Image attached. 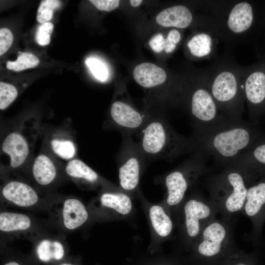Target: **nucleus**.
I'll return each mask as SVG.
<instances>
[{"label": "nucleus", "instance_id": "1", "mask_svg": "<svg viewBox=\"0 0 265 265\" xmlns=\"http://www.w3.org/2000/svg\"><path fill=\"white\" fill-rule=\"evenodd\" d=\"M190 137L195 153H201L225 167L252 146L254 135L252 128L243 120H228L205 133Z\"/></svg>", "mask_w": 265, "mask_h": 265}, {"label": "nucleus", "instance_id": "2", "mask_svg": "<svg viewBox=\"0 0 265 265\" xmlns=\"http://www.w3.org/2000/svg\"><path fill=\"white\" fill-rule=\"evenodd\" d=\"M138 134L137 143L147 161H172L183 155H191L196 151L191 137L179 133L163 117L150 116Z\"/></svg>", "mask_w": 265, "mask_h": 265}, {"label": "nucleus", "instance_id": "3", "mask_svg": "<svg viewBox=\"0 0 265 265\" xmlns=\"http://www.w3.org/2000/svg\"><path fill=\"white\" fill-rule=\"evenodd\" d=\"M207 82L220 114L231 121L242 120V82L235 72L231 69H220Z\"/></svg>", "mask_w": 265, "mask_h": 265}, {"label": "nucleus", "instance_id": "4", "mask_svg": "<svg viewBox=\"0 0 265 265\" xmlns=\"http://www.w3.org/2000/svg\"><path fill=\"white\" fill-rule=\"evenodd\" d=\"M188 112L193 136L205 133L228 120L220 114L205 80L191 92Z\"/></svg>", "mask_w": 265, "mask_h": 265}, {"label": "nucleus", "instance_id": "5", "mask_svg": "<svg viewBox=\"0 0 265 265\" xmlns=\"http://www.w3.org/2000/svg\"><path fill=\"white\" fill-rule=\"evenodd\" d=\"M119 152V179L121 186L126 190L137 186L141 165L146 160L137 142L131 135H124Z\"/></svg>", "mask_w": 265, "mask_h": 265}, {"label": "nucleus", "instance_id": "6", "mask_svg": "<svg viewBox=\"0 0 265 265\" xmlns=\"http://www.w3.org/2000/svg\"><path fill=\"white\" fill-rule=\"evenodd\" d=\"M244 100L252 111L265 103V55L247 72L241 84Z\"/></svg>", "mask_w": 265, "mask_h": 265}, {"label": "nucleus", "instance_id": "7", "mask_svg": "<svg viewBox=\"0 0 265 265\" xmlns=\"http://www.w3.org/2000/svg\"><path fill=\"white\" fill-rule=\"evenodd\" d=\"M111 120L124 135L138 133L150 116L136 110L130 105L120 101L114 102L110 110Z\"/></svg>", "mask_w": 265, "mask_h": 265}, {"label": "nucleus", "instance_id": "8", "mask_svg": "<svg viewBox=\"0 0 265 265\" xmlns=\"http://www.w3.org/2000/svg\"><path fill=\"white\" fill-rule=\"evenodd\" d=\"M199 156V153L190 155L179 168L166 176L165 183L168 190L167 203L168 205H176L183 199L188 186L186 174L194 166Z\"/></svg>", "mask_w": 265, "mask_h": 265}, {"label": "nucleus", "instance_id": "9", "mask_svg": "<svg viewBox=\"0 0 265 265\" xmlns=\"http://www.w3.org/2000/svg\"><path fill=\"white\" fill-rule=\"evenodd\" d=\"M225 167L224 171L233 187L231 193L226 198L225 206L229 212H235L240 210L246 199L247 188L244 176L247 172L235 162H232Z\"/></svg>", "mask_w": 265, "mask_h": 265}, {"label": "nucleus", "instance_id": "10", "mask_svg": "<svg viewBox=\"0 0 265 265\" xmlns=\"http://www.w3.org/2000/svg\"><path fill=\"white\" fill-rule=\"evenodd\" d=\"M256 13L253 5L247 1L236 4L227 20L228 29L234 34H241L251 28L255 23Z\"/></svg>", "mask_w": 265, "mask_h": 265}, {"label": "nucleus", "instance_id": "11", "mask_svg": "<svg viewBox=\"0 0 265 265\" xmlns=\"http://www.w3.org/2000/svg\"><path fill=\"white\" fill-rule=\"evenodd\" d=\"M226 234L224 227L220 223L213 222L209 224L203 231V240L198 247L199 253L207 258H211L218 255L220 253Z\"/></svg>", "mask_w": 265, "mask_h": 265}, {"label": "nucleus", "instance_id": "12", "mask_svg": "<svg viewBox=\"0 0 265 265\" xmlns=\"http://www.w3.org/2000/svg\"><path fill=\"white\" fill-rule=\"evenodd\" d=\"M5 199L21 207H28L35 204L38 196L35 191L26 184L17 181L7 183L2 188Z\"/></svg>", "mask_w": 265, "mask_h": 265}, {"label": "nucleus", "instance_id": "13", "mask_svg": "<svg viewBox=\"0 0 265 265\" xmlns=\"http://www.w3.org/2000/svg\"><path fill=\"white\" fill-rule=\"evenodd\" d=\"M192 15L184 5H175L161 11L156 18L157 23L164 27L185 28L192 21Z\"/></svg>", "mask_w": 265, "mask_h": 265}, {"label": "nucleus", "instance_id": "14", "mask_svg": "<svg viewBox=\"0 0 265 265\" xmlns=\"http://www.w3.org/2000/svg\"><path fill=\"white\" fill-rule=\"evenodd\" d=\"M134 80L144 88H152L162 84L166 80L167 75L161 68L151 63H142L134 69Z\"/></svg>", "mask_w": 265, "mask_h": 265}, {"label": "nucleus", "instance_id": "15", "mask_svg": "<svg viewBox=\"0 0 265 265\" xmlns=\"http://www.w3.org/2000/svg\"><path fill=\"white\" fill-rule=\"evenodd\" d=\"M2 150L10 157V165L16 168L22 164L26 159L29 149L27 143L20 134L10 133L2 145Z\"/></svg>", "mask_w": 265, "mask_h": 265}, {"label": "nucleus", "instance_id": "16", "mask_svg": "<svg viewBox=\"0 0 265 265\" xmlns=\"http://www.w3.org/2000/svg\"><path fill=\"white\" fill-rule=\"evenodd\" d=\"M184 210L187 233L189 236L194 237L200 230L199 220L208 217L211 210L203 202L192 199L186 204Z\"/></svg>", "mask_w": 265, "mask_h": 265}, {"label": "nucleus", "instance_id": "17", "mask_svg": "<svg viewBox=\"0 0 265 265\" xmlns=\"http://www.w3.org/2000/svg\"><path fill=\"white\" fill-rule=\"evenodd\" d=\"M85 206L79 200L68 199L64 201L62 209L63 222L68 229L74 230L83 224L88 218Z\"/></svg>", "mask_w": 265, "mask_h": 265}, {"label": "nucleus", "instance_id": "18", "mask_svg": "<svg viewBox=\"0 0 265 265\" xmlns=\"http://www.w3.org/2000/svg\"><path fill=\"white\" fill-rule=\"evenodd\" d=\"M32 174L38 184L47 185L55 178L56 171L53 163L49 157L44 155H40L34 160Z\"/></svg>", "mask_w": 265, "mask_h": 265}, {"label": "nucleus", "instance_id": "19", "mask_svg": "<svg viewBox=\"0 0 265 265\" xmlns=\"http://www.w3.org/2000/svg\"><path fill=\"white\" fill-rule=\"evenodd\" d=\"M31 226V220L26 215L9 212L0 213V230L3 232L24 231Z\"/></svg>", "mask_w": 265, "mask_h": 265}, {"label": "nucleus", "instance_id": "20", "mask_svg": "<svg viewBox=\"0 0 265 265\" xmlns=\"http://www.w3.org/2000/svg\"><path fill=\"white\" fill-rule=\"evenodd\" d=\"M244 209L250 216L257 215L265 204V182H262L247 189Z\"/></svg>", "mask_w": 265, "mask_h": 265}, {"label": "nucleus", "instance_id": "21", "mask_svg": "<svg viewBox=\"0 0 265 265\" xmlns=\"http://www.w3.org/2000/svg\"><path fill=\"white\" fill-rule=\"evenodd\" d=\"M187 46L192 55L203 58L211 53L212 40L210 34L205 32L199 33L191 38L188 42Z\"/></svg>", "mask_w": 265, "mask_h": 265}, {"label": "nucleus", "instance_id": "22", "mask_svg": "<svg viewBox=\"0 0 265 265\" xmlns=\"http://www.w3.org/2000/svg\"><path fill=\"white\" fill-rule=\"evenodd\" d=\"M150 219L155 231L161 237L168 236L172 229V222L163 209L159 206H152L149 211Z\"/></svg>", "mask_w": 265, "mask_h": 265}, {"label": "nucleus", "instance_id": "23", "mask_svg": "<svg viewBox=\"0 0 265 265\" xmlns=\"http://www.w3.org/2000/svg\"><path fill=\"white\" fill-rule=\"evenodd\" d=\"M36 253L41 261L47 262L53 259H61L64 256V250L60 242L44 239L38 244Z\"/></svg>", "mask_w": 265, "mask_h": 265}, {"label": "nucleus", "instance_id": "24", "mask_svg": "<svg viewBox=\"0 0 265 265\" xmlns=\"http://www.w3.org/2000/svg\"><path fill=\"white\" fill-rule=\"evenodd\" d=\"M251 146L239 156L233 162L236 163L243 168L253 166L255 163L265 166V143L259 144L254 147Z\"/></svg>", "mask_w": 265, "mask_h": 265}, {"label": "nucleus", "instance_id": "25", "mask_svg": "<svg viewBox=\"0 0 265 265\" xmlns=\"http://www.w3.org/2000/svg\"><path fill=\"white\" fill-rule=\"evenodd\" d=\"M101 202L103 206L113 209L122 214H128L132 209L130 197L122 193H104L101 197Z\"/></svg>", "mask_w": 265, "mask_h": 265}, {"label": "nucleus", "instance_id": "26", "mask_svg": "<svg viewBox=\"0 0 265 265\" xmlns=\"http://www.w3.org/2000/svg\"><path fill=\"white\" fill-rule=\"evenodd\" d=\"M65 169L67 174L72 177L83 179L90 182H96L98 179L97 173L80 159L69 161Z\"/></svg>", "mask_w": 265, "mask_h": 265}, {"label": "nucleus", "instance_id": "27", "mask_svg": "<svg viewBox=\"0 0 265 265\" xmlns=\"http://www.w3.org/2000/svg\"><path fill=\"white\" fill-rule=\"evenodd\" d=\"M39 63V58L29 52H18L17 59L14 61H8L6 63L8 69L19 72L36 67Z\"/></svg>", "mask_w": 265, "mask_h": 265}, {"label": "nucleus", "instance_id": "28", "mask_svg": "<svg viewBox=\"0 0 265 265\" xmlns=\"http://www.w3.org/2000/svg\"><path fill=\"white\" fill-rule=\"evenodd\" d=\"M61 2L56 0H42L38 7L36 20L40 23L50 21L53 15V11L59 7Z\"/></svg>", "mask_w": 265, "mask_h": 265}, {"label": "nucleus", "instance_id": "29", "mask_svg": "<svg viewBox=\"0 0 265 265\" xmlns=\"http://www.w3.org/2000/svg\"><path fill=\"white\" fill-rule=\"evenodd\" d=\"M51 146L53 152L64 159H71L76 152L75 145L70 140L53 139L51 142Z\"/></svg>", "mask_w": 265, "mask_h": 265}, {"label": "nucleus", "instance_id": "30", "mask_svg": "<svg viewBox=\"0 0 265 265\" xmlns=\"http://www.w3.org/2000/svg\"><path fill=\"white\" fill-rule=\"evenodd\" d=\"M18 92L12 84L0 82V109L6 108L17 98Z\"/></svg>", "mask_w": 265, "mask_h": 265}, {"label": "nucleus", "instance_id": "31", "mask_svg": "<svg viewBox=\"0 0 265 265\" xmlns=\"http://www.w3.org/2000/svg\"><path fill=\"white\" fill-rule=\"evenodd\" d=\"M85 63L97 80L104 81L107 79L108 71L103 62L97 58L91 57L86 60Z\"/></svg>", "mask_w": 265, "mask_h": 265}, {"label": "nucleus", "instance_id": "32", "mask_svg": "<svg viewBox=\"0 0 265 265\" xmlns=\"http://www.w3.org/2000/svg\"><path fill=\"white\" fill-rule=\"evenodd\" d=\"M53 29V25L51 22H46L40 26L36 32V42L41 46L49 44Z\"/></svg>", "mask_w": 265, "mask_h": 265}, {"label": "nucleus", "instance_id": "33", "mask_svg": "<svg viewBox=\"0 0 265 265\" xmlns=\"http://www.w3.org/2000/svg\"><path fill=\"white\" fill-rule=\"evenodd\" d=\"M13 41V36L10 29L3 28L0 29V55H2L10 48Z\"/></svg>", "mask_w": 265, "mask_h": 265}, {"label": "nucleus", "instance_id": "34", "mask_svg": "<svg viewBox=\"0 0 265 265\" xmlns=\"http://www.w3.org/2000/svg\"><path fill=\"white\" fill-rule=\"evenodd\" d=\"M89 1L99 10L107 12L115 9L120 3L118 0H90Z\"/></svg>", "mask_w": 265, "mask_h": 265}, {"label": "nucleus", "instance_id": "35", "mask_svg": "<svg viewBox=\"0 0 265 265\" xmlns=\"http://www.w3.org/2000/svg\"><path fill=\"white\" fill-rule=\"evenodd\" d=\"M165 41L162 34L158 33L150 40L149 45L154 52L159 53L164 50Z\"/></svg>", "mask_w": 265, "mask_h": 265}, {"label": "nucleus", "instance_id": "36", "mask_svg": "<svg viewBox=\"0 0 265 265\" xmlns=\"http://www.w3.org/2000/svg\"><path fill=\"white\" fill-rule=\"evenodd\" d=\"M181 38L180 32L177 29H173L168 32L166 39L170 42L177 45L180 41Z\"/></svg>", "mask_w": 265, "mask_h": 265}, {"label": "nucleus", "instance_id": "37", "mask_svg": "<svg viewBox=\"0 0 265 265\" xmlns=\"http://www.w3.org/2000/svg\"><path fill=\"white\" fill-rule=\"evenodd\" d=\"M142 0H131L130 1L131 5L133 7H137L141 4Z\"/></svg>", "mask_w": 265, "mask_h": 265}, {"label": "nucleus", "instance_id": "38", "mask_svg": "<svg viewBox=\"0 0 265 265\" xmlns=\"http://www.w3.org/2000/svg\"><path fill=\"white\" fill-rule=\"evenodd\" d=\"M4 265H20L17 263L14 262H11L7 264H5Z\"/></svg>", "mask_w": 265, "mask_h": 265}, {"label": "nucleus", "instance_id": "39", "mask_svg": "<svg viewBox=\"0 0 265 265\" xmlns=\"http://www.w3.org/2000/svg\"><path fill=\"white\" fill-rule=\"evenodd\" d=\"M233 265H249L248 264L244 262H238Z\"/></svg>", "mask_w": 265, "mask_h": 265}, {"label": "nucleus", "instance_id": "40", "mask_svg": "<svg viewBox=\"0 0 265 265\" xmlns=\"http://www.w3.org/2000/svg\"><path fill=\"white\" fill-rule=\"evenodd\" d=\"M61 265H73L68 264H62Z\"/></svg>", "mask_w": 265, "mask_h": 265}]
</instances>
